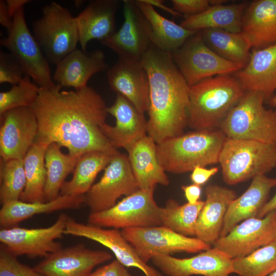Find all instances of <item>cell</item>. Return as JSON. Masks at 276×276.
Masks as SVG:
<instances>
[{
    "instance_id": "1",
    "label": "cell",
    "mask_w": 276,
    "mask_h": 276,
    "mask_svg": "<svg viewBox=\"0 0 276 276\" xmlns=\"http://www.w3.org/2000/svg\"><path fill=\"white\" fill-rule=\"evenodd\" d=\"M61 88L57 84L39 87L31 107L38 125L35 142L56 143L77 156L91 151L118 153L101 130L108 113L101 96L88 86L72 91Z\"/></svg>"
},
{
    "instance_id": "2",
    "label": "cell",
    "mask_w": 276,
    "mask_h": 276,
    "mask_svg": "<svg viewBox=\"0 0 276 276\" xmlns=\"http://www.w3.org/2000/svg\"><path fill=\"white\" fill-rule=\"evenodd\" d=\"M141 62L149 84L147 134L158 144L183 134L188 126L190 86L172 54L151 44Z\"/></svg>"
},
{
    "instance_id": "3",
    "label": "cell",
    "mask_w": 276,
    "mask_h": 276,
    "mask_svg": "<svg viewBox=\"0 0 276 276\" xmlns=\"http://www.w3.org/2000/svg\"><path fill=\"white\" fill-rule=\"evenodd\" d=\"M245 91L229 75L208 78L190 87L188 125L195 130L219 127Z\"/></svg>"
},
{
    "instance_id": "4",
    "label": "cell",
    "mask_w": 276,
    "mask_h": 276,
    "mask_svg": "<svg viewBox=\"0 0 276 276\" xmlns=\"http://www.w3.org/2000/svg\"><path fill=\"white\" fill-rule=\"evenodd\" d=\"M227 137L218 129L195 130L156 144L158 161L166 172L181 174L219 163Z\"/></svg>"
},
{
    "instance_id": "5",
    "label": "cell",
    "mask_w": 276,
    "mask_h": 276,
    "mask_svg": "<svg viewBox=\"0 0 276 276\" xmlns=\"http://www.w3.org/2000/svg\"><path fill=\"white\" fill-rule=\"evenodd\" d=\"M223 181L234 185L276 167V143L226 139L219 157Z\"/></svg>"
},
{
    "instance_id": "6",
    "label": "cell",
    "mask_w": 276,
    "mask_h": 276,
    "mask_svg": "<svg viewBox=\"0 0 276 276\" xmlns=\"http://www.w3.org/2000/svg\"><path fill=\"white\" fill-rule=\"evenodd\" d=\"M259 93L245 91L219 128L227 138L276 143V110L263 106Z\"/></svg>"
},
{
    "instance_id": "7",
    "label": "cell",
    "mask_w": 276,
    "mask_h": 276,
    "mask_svg": "<svg viewBox=\"0 0 276 276\" xmlns=\"http://www.w3.org/2000/svg\"><path fill=\"white\" fill-rule=\"evenodd\" d=\"M33 34L49 62L57 65L77 49L78 32L74 17L65 7L51 2L33 22Z\"/></svg>"
},
{
    "instance_id": "8",
    "label": "cell",
    "mask_w": 276,
    "mask_h": 276,
    "mask_svg": "<svg viewBox=\"0 0 276 276\" xmlns=\"http://www.w3.org/2000/svg\"><path fill=\"white\" fill-rule=\"evenodd\" d=\"M154 191L139 189L108 209L90 212L88 224L121 230L162 225L160 207L154 200Z\"/></svg>"
},
{
    "instance_id": "9",
    "label": "cell",
    "mask_w": 276,
    "mask_h": 276,
    "mask_svg": "<svg viewBox=\"0 0 276 276\" xmlns=\"http://www.w3.org/2000/svg\"><path fill=\"white\" fill-rule=\"evenodd\" d=\"M8 33L7 37L1 39V44L18 61L25 75L30 77L39 87L55 86L49 62L27 25L24 7L15 14Z\"/></svg>"
},
{
    "instance_id": "10",
    "label": "cell",
    "mask_w": 276,
    "mask_h": 276,
    "mask_svg": "<svg viewBox=\"0 0 276 276\" xmlns=\"http://www.w3.org/2000/svg\"><path fill=\"white\" fill-rule=\"evenodd\" d=\"M121 232L146 263L157 255L196 253L211 248V245L195 237L181 235L163 225L125 228Z\"/></svg>"
},
{
    "instance_id": "11",
    "label": "cell",
    "mask_w": 276,
    "mask_h": 276,
    "mask_svg": "<svg viewBox=\"0 0 276 276\" xmlns=\"http://www.w3.org/2000/svg\"><path fill=\"white\" fill-rule=\"evenodd\" d=\"M171 54L176 65L190 87L205 79L229 75L244 67L214 52L204 42L200 31Z\"/></svg>"
},
{
    "instance_id": "12",
    "label": "cell",
    "mask_w": 276,
    "mask_h": 276,
    "mask_svg": "<svg viewBox=\"0 0 276 276\" xmlns=\"http://www.w3.org/2000/svg\"><path fill=\"white\" fill-rule=\"evenodd\" d=\"M68 217L61 213L53 224L47 227L28 228L16 226L1 228L0 242L16 256L44 258L62 248L56 240L64 234Z\"/></svg>"
},
{
    "instance_id": "13",
    "label": "cell",
    "mask_w": 276,
    "mask_h": 276,
    "mask_svg": "<svg viewBox=\"0 0 276 276\" xmlns=\"http://www.w3.org/2000/svg\"><path fill=\"white\" fill-rule=\"evenodd\" d=\"M138 190L127 155L119 152L112 156L100 180L85 194V203L90 212L103 211L115 205L122 196Z\"/></svg>"
},
{
    "instance_id": "14",
    "label": "cell",
    "mask_w": 276,
    "mask_h": 276,
    "mask_svg": "<svg viewBox=\"0 0 276 276\" xmlns=\"http://www.w3.org/2000/svg\"><path fill=\"white\" fill-rule=\"evenodd\" d=\"M276 239V210L264 217H252L236 225L213 244L231 259L246 256Z\"/></svg>"
},
{
    "instance_id": "15",
    "label": "cell",
    "mask_w": 276,
    "mask_h": 276,
    "mask_svg": "<svg viewBox=\"0 0 276 276\" xmlns=\"http://www.w3.org/2000/svg\"><path fill=\"white\" fill-rule=\"evenodd\" d=\"M123 14L120 29L101 42L119 58L141 61L152 44L151 27L135 1H123Z\"/></svg>"
},
{
    "instance_id": "16",
    "label": "cell",
    "mask_w": 276,
    "mask_h": 276,
    "mask_svg": "<svg viewBox=\"0 0 276 276\" xmlns=\"http://www.w3.org/2000/svg\"><path fill=\"white\" fill-rule=\"evenodd\" d=\"M1 117V160L24 159L38 134L37 118L30 107H18Z\"/></svg>"
},
{
    "instance_id": "17",
    "label": "cell",
    "mask_w": 276,
    "mask_h": 276,
    "mask_svg": "<svg viewBox=\"0 0 276 276\" xmlns=\"http://www.w3.org/2000/svg\"><path fill=\"white\" fill-rule=\"evenodd\" d=\"M111 258L106 251L78 244L49 254L34 268L44 276H89L95 267Z\"/></svg>"
},
{
    "instance_id": "18",
    "label": "cell",
    "mask_w": 276,
    "mask_h": 276,
    "mask_svg": "<svg viewBox=\"0 0 276 276\" xmlns=\"http://www.w3.org/2000/svg\"><path fill=\"white\" fill-rule=\"evenodd\" d=\"M64 234L85 238L99 243L110 250L117 260L124 266L136 268L145 276H162L160 272L140 259L134 248L118 229L83 224L68 217Z\"/></svg>"
},
{
    "instance_id": "19",
    "label": "cell",
    "mask_w": 276,
    "mask_h": 276,
    "mask_svg": "<svg viewBox=\"0 0 276 276\" xmlns=\"http://www.w3.org/2000/svg\"><path fill=\"white\" fill-rule=\"evenodd\" d=\"M153 264L168 276H229L233 272L232 259L213 247L188 258L157 255Z\"/></svg>"
},
{
    "instance_id": "20",
    "label": "cell",
    "mask_w": 276,
    "mask_h": 276,
    "mask_svg": "<svg viewBox=\"0 0 276 276\" xmlns=\"http://www.w3.org/2000/svg\"><path fill=\"white\" fill-rule=\"evenodd\" d=\"M107 77L112 90L126 98L142 113L148 111L149 80L141 61L119 58L108 68Z\"/></svg>"
},
{
    "instance_id": "21",
    "label": "cell",
    "mask_w": 276,
    "mask_h": 276,
    "mask_svg": "<svg viewBox=\"0 0 276 276\" xmlns=\"http://www.w3.org/2000/svg\"><path fill=\"white\" fill-rule=\"evenodd\" d=\"M108 113L116 119V124L105 123L101 130L115 148L126 150L147 134V121L129 101L117 94L114 103L107 108Z\"/></svg>"
},
{
    "instance_id": "22",
    "label": "cell",
    "mask_w": 276,
    "mask_h": 276,
    "mask_svg": "<svg viewBox=\"0 0 276 276\" xmlns=\"http://www.w3.org/2000/svg\"><path fill=\"white\" fill-rule=\"evenodd\" d=\"M53 79L62 87H72L80 90L87 86L89 79L95 74L108 68L102 51L90 52L76 49L57 65Z\"/></svg>"
},
{
    "instance_id": "23",
    "label": "cell",
    "mask_w": 276,
    "mask_h": 276,
    "mask_svg": "<svg viewBox=\"0 0 276 276\" xmlns=\"http://www.w3.org/2000/svg\"><path fill=\"white\" fill-rule=\"evenodd\" d=\"M235 77L245 91H254L269 100L276 90V43L254 50L245 66Z\"/></svg>"
},
{
    "instance_id": "24",
    "label": "cell",
    "mask_w": 276,
    "mask_h": 276,
    "mask_svg": "<svg viewBox=\"0 0 276 276\" xmlns=\"http://www.w3.org/2000/svg\"><path fill=\"white\" fill-rule=\"evenodd\" d=\"M205 196L196 222L195 237L211 245L220 237L228 208L237 195L232 190L210 185L205 189Z\"/></svg>"
},
{
    "instance_id": "25",
    "label": "cell",
    "mask_w": 276,
    "mask_h": 276,
    "mask_svg": "<svg viewBox=\"0 0 276 276\" xmlns=\"http://www.w3.org/2000/svg\"><path fill=\"white\" fill-rule=\"evenodd\" d=\"M119 6L117 0L91 1L75 17L82 50H86L90 41H102L116 32L115 16Z\"/></svg>"
},
{
    "instance_id": "26",
    "label": "cell",
    "mask_w": 276,
    "mask_h": 276,
    "mask_svg": "<svg viewBox=\"0 0 276 276\" xmlns=\"http://www.w3.org/2000/svg\"><path fill=\"white\" fill-rule=\"evenodd\" d=\"M241 32L255 50L276 43V0L252 2L244 13Z\"/></svg>"
},
{
    "instance_id": "27",
    "label": "cell",
    "mask_w": 276,
    "mask_h": 276,
    "mask_svg": "<svg viewBox=\"0 0 276 276\" xmlns=\"http://www.w3.org/2000/svg\"><path fill=\"white\" fill-rule=\"evenodd\" d=\"M130 167L139 189H155L157 185L168 186L169 180L160 164L156 143L146 134L126 149Z\"/></svg>"
},
{
    "instance_id": "28",
    "label": "cell",
    "mask_w": 276,
    "mask_h": 276,
    "mask_svg": "<svg viewBox=\"0 0 276 276\" xmlns=\"http://www.w3.org/2000/svg\"><path fill=\"white\" fill-rule=\"evenodd\" d=\"M275 187L276 178L268 177L265 174L254 177L248 189L230 203L220 237L226 236L241 221L257 217L267 202L270 191Z\"/></svg>"
},
{
    "instance_id": "29",
    "label": "cell",
    "mask_w": 276,
    "mask_h": 276,
    "mask_svg": "<svg viewBox=\"0 0 276 276\" xmlns=\"http://www.w3.org/2000/svg\"><path fill=\"white\" fill-rule=\"evenodd\" d=\"M85 201V195H59L47 202H27L20 200L9 202L3 204L0 210V225L1 228L12 227L36 215L79 209Z\"/></svg>"
},
{
    "instance_id": "30",
    "label": "cell",
    "mask_w": 276,
    "mask_h": 276,
    "mask_svg": "<svg viewBox=\"0 0 276 276\" xmlns=\"http://www.w3.org/2000/svg\"><path fill=\"white\" fill-rule=\"evenodd\" d=\"M135 3L151 27V43L160 50L172 53L198 32L187 29L164 17L143 0H136Z\"/></svg>"
},
{
    "instance_id": "31",
    "label": "cell",
    "mask_w": 276,
    "mask_h": 276,
    "mask_svg": "<svg viewBox=\"0 0 276 276\" xmlns=\"http://www.w3.org/2000/svg\"><path fill=\"white\" fill-rule=\"evenodd\" d=\"M247 7L245 3L211 6L201 13L185 16L180 26L196 31L218 29L232 33H240L242 17Z\"/></svg>"
},
{
    "instance_id": "32",
    "label": "cell",
    "mask_w": 276,
    "mask_h": 276,
    "mask_svg": "<svg viewBox=\"0 0 276 276\" xmlns=\"http://www.w3.org/2000/svg\"><path fill=\"white\" fill-rule=\"evenodd\" d=\"M113 155L100 151H91L80 156L73 172L72 179L63 184L59 195H85L98 173L107 167Z\"/></svg>"
},
{
    "instance_id": "33",
    "label": "cell",
    "mask_w": 276,
    "mask_h": 276,
    "mask_svg": "<svg viewBox=\"0 0 276 276\" xmlns=\"http://www.w3.org/2000/svg\"><path fill=\"white\" fill-rule=\"evenodd\" d=\"M49 144L35 142L24 158L26 183L20 200L27 202H45L47 180L45 154Z\"/></svg>"
},
{
    "instance_id": "34",
    "label": "cell",
    "mask_w": 276,
    "mask_h": 276,
    "mask_svg": "<svg viewBox=\"0 0 276 276\" xmlns=\"http://www.w3.org/2000/svg\"><path fill=\"white\" fill-rule=\"evenodd\" d=\"M200 33L205 44L220 56L244 67L248 63L251 47L241 32L208 29Z\"/></svg>"
},
{
    "instance_id": "35",
    "label": "cell",
    "mask_w": 276,
    "mask_h": 276,
    "mask_svg": "<svg viewBox=\"0 0 276 276\" xmlns=\"http://www.w3.org/2000/svg\"><path fill=\"white\" fill-rule=\"evenodd\" d=\"M61 146L56 143H50L45 154L47 180L44 188L45 202L59 196L61 188L66 177L73 172L81 156L64 154Z\"/></svg>"
},
{
    "instance_id": "36",
    "label": "cell",
    "mask_w": 276,
    "mask_h": 276,
    "mask_svg": "<svg viewBox=\"0 0 276 276\" xmlns=\"http://www.w3.org/2000/svg\"><path fill=\"white\" fill-rule=\"evenodd\" d=\"M204 203L199 200L194 204L181 205L174 199H169L160 208L162 225L186 236H195L196 222Z\"/></svg>"
},
{
    "instance_id": "37",
    "label": "cell",
    "mask_w": 276,
    "mask_h": 276,
    "mask_svg": "<svg viewBox=\"0 0 276 276\" xmlns=\"http://www.w3.org/2000/svg\"><path fill=\"white\" fill-rule=\"evenodd\" d=\"M233 272L238 276H268L276 270V240L251 254L232 259Z\"/></svg>"
},
{
    "instance_id": "38",
    "label": "cell",
    "mask_w": 276,
    "mask_h": 276,
    "mask_svg": "<svg viewBox=\"0 0 276 276\" xmlns=\"http://www.w3.org/2000/svg\"><path fill=\"white\" fill-rule=\"evenodd\" d=\"M0 180L2 205L20 200L26 183L23 159L1 160Z\"/></svg>"
},
{
    "instance_id": "39",
    "label": "cell",
    "mask_w": 276,
    "mask_h": 276,
    "mask_svg": "<svg viewBox=\"0 0 276 276\" xmlns=\"http://www.w3.org/2000/svg\"><path fill=\"white\" fill-rule=\"evenodd\" d=\"M39 87L25 75L21 81L8 91L0 93V116L10 109L30 107L35 102Z\"/></svg>"
},
{
    "instance_id": "40",
    "label": "cell",
    "mask_w": 276,
    "mask_h": 276,
    "mask_svg": "<svg viewBox=\"0 0 276 276\" xmlns=\"http://www.w3.org/2000/svg\"><path fill=\"white\" fill-rule=\"evenodd\" d=\"M0 276H44L34 268L20 263L2 244L0 246Z\"/></svg>"
},
{
    "instance_id": "41",
    "label": "cell",
    "mask_w": 276,
    "mask_h": 276,
    "mask_svg": "<svg viewBox=\"0 0 276 276\" xmlns=\"http://www.w3.org/2000/svg\"><path fill=\"white\" fill-rule=\"evenodd\" d=\"M25 76L18 61L11 54L0 52V83L13 85L19 83Z\"/></svg>"
},
{
    "instance_id": "42",
    "label": "cell",
    "mask_w": 276,
    "mask_h": 276,
    "mask_svg": "<svg viewBox=\"0 0 276 276\" xmlns=\"http://www.w3.org/2000/svg\"><path fill=\"white\" fill-rule=\"evenodd\" d=\"M172 3L173 9L185 17L201 13L212 6L211 0H172Z\"/></svg>"
},
{
    "instance_id": "43",
    "label": "cell",
    "mask_w": 276,
    "mask_h": 276,
    "mask_svg": "<svg viewBox=\"0 0 276 276\" xmlns=\"http://www.w3.org/2000/svg\"><path fill=\"white\" fill-rule=\"evenodd\" d=\"M89 276H132L117 260L98 268Z\"/></svg>"
},
{
    "instance_id": "44",
    "label": "cell",
    "mask_w": 276,
    "mask_h": 276,
    "mask_svg": "<svg viewBox=\"0 0 276 276\" xmlns=\"http://www.w3.org/2000/svg\"><path fill=\"white\" fill-rule=\"evenodd\" d=\"M218 171V167L206 169L203 167H197L192 171L190 178L194 184L201 186L205 183Z\"/></svg>"
},
{
    "instance_id": "45",
    "label": "cell",
    "mask_w": 276,
    "mask_h": 276,
    "mask_svg": "<svg viewBox=\"0 0 276 276\" xmlns=\"http://www.w3.org/2000/svg\"><path fill=\"white\" fill-rule=\"evenodd\" d=\"M181 189L184 193L188 203L194 204L200 200L201 193L200 186L193 183L190 185L182 186Z\"/></svg>"
},
{
    "instance_id": "46",
    "label": "cell",
    "mask_w": 276,
    "mask_h": 276,
    "mask_svg": "<svg viewBox=\"0 0 276 276\" xmlns=\"http://www.w3.org/2000/svg\"><path fill=\"white\" fill-rule=\"evenodd\" d=\"M13 19L9 14L6 1H0V24L8 31L11 27Z\"/></svg>"
},
{
    "instance_id": "47",
    "label": "cell",
    "mask_w": 276,
    "mask_h": 276,
    "mask_svg": "<svg viewBox=\"0 0 276 276\" xmlns=\"http://www.w3.org/2000/svg\"><path fill=\"white\" fill-rule=\"evenodd\" d=\"M7 9L9 14L13 19L15 14L28 3L29 0H6Z\"/></svg>"
},
{
    "instance_id": "48",
    "label": "cell",
    "mask_w": 276,
    "mask_h": 276,
    "mask_svg": "<svg viewBox=\"0 0 276 276\" xmlns=\"http://www.w3.org/2000/svg\"><path fill=\"white\" fill-rule=\"evenodd\" d=\"M276 210V193L274 196L264 204L260 211L257 217L263 218L270 212Z\"/></svg>"
},
{
    "instance_id": "49",
    "label": "cell",
    "mask_w": 276,
    "mask_h": 276,
    "mask_svg": "<svg viewBox=\"0 0 276 276\" xmlns=\"http://www.w3.org/2000/svg\"><path fill=\"white\" fill-rule=\"evenodd\" d=\"M146 3L151 5L153 7L155 6L164 11L170 13L174 16H182L181 15L175 11L173 8L166 7L163 1L160 0H143Z\"/></svg>"
},
{
    "instance_id": "50",
    "label": "cell",
    "mask_w": 276,
    "mask_h": 276,
    "mask_svg": "<svg viewBox=\"0 0 276 276\" xmlns=\"http://www.w3.org/2000/svg\"><path fill=\"white\" fill-rule=\"evenodd\" d=\"M269 104L273 106L276 107V95L272 96L269 100Z\"/></svg>"
},
{
    "instance_id": "51",
    "label": "cell",
    "mask_w": 276,
    "mask_h": 276,
    "mask_svg": "<svg viewBox=\"0 0 276 276\" xmlns=\"http://www.w3.org/2000/svg\"><path fill=\"white\" fill-rule=\"evenodd\" d=\"M268 276H276V270Z\"/></svg>"
},
{
    "instance_id": "52",
    "label": "cell",
    "mask_w": 276,
    "mask_h": 276,
    "mask_svg": "<svg viewBox=\"0 0 276 276\" xmlns=\"http://www.w3.org/2000/svg\"><path fill=\"white\" fill-rule=\"evenodd\" d=\"M275 240H276V239H275Z\"/></svg>"
}]
</instances>
